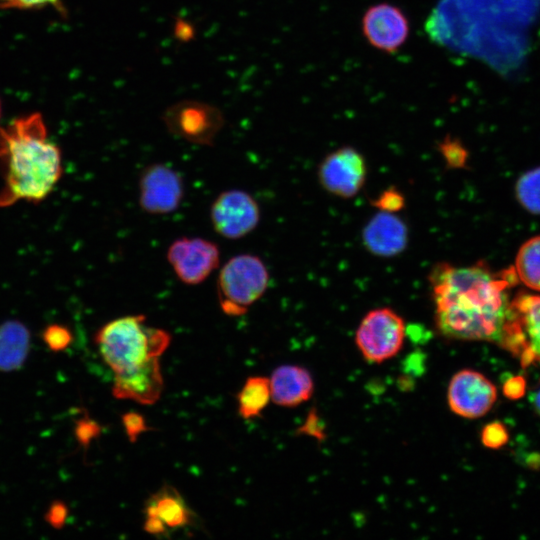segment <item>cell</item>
I'll return each instance as SVG.
<instances>
[{
	"label": "cell",
	"mask_w": 540,
	"mask_h": 540,
	"mask_svg": "<svg viewBox=\"0 0 540 540\" xmlns=\"http://www.w3.org/2000/svg\"><path fill=\"white\" fill-rule=\"evenodd\" d=\"M260 208L254 197L240 189L217 195L210 207L214 231L223 238L237 240L250 234L260 222Z\"/></svg>",
	"instance_id": "8"
},
{
	"label": "cell",
	"mask_w": 540,
	"mask_h": 540,
	"mask_svg": "<svg viewBox=\"0 0 540 540\" xmlns=\"http://www.w3.org/2000/svg\"><path fill=\"white\" fill-rule=\"evenodd\" d=\"M42 339L51 351L60 352L71 344L73 337L66 326L51 324L43 330Z\"/></svg>",
	"instance_id": "22"
},
{
	"label": "cell",
	"mask_w": 540,
	"mask_h": 540,
	"mask_svg": "<svg viewBox=\"0 0 540 540\" xmlns=\"http://www.w3.org/2000/svg\"><path fill=\"white\" fill-rule=\"evenodd\" d=\"M516 197L528 212L540 215V167L520 176L515 186Z\"/></svg>",
	"instance_id": "21"
},
{
	"label": "cell",
	"mask_w": 540,
	"mask_h": 540,
	"mask_svg": "<svg viewBox=\"0 0 540 540\" xmlns=\"http://www.w3.org/2000/svg\"><path fill=\"white\" fill-rule=\"evenodd\" d=\"M504 394L509 398H518L524 394L525 381L522 377L517 376L508 379L503 386Z\"/></svg>",
	"instance_id": "29"
},
{
	"label": "cell",
	"mask_w": 540,
	"mask_h": 540,
	"mask_svg": "<svg viewBox=\"0 0 540 540\" xmlns=\"http://www.w3.org/2000/svg\"><path fill=\"white\" fill-rule=\"evenodd\" d=\"M58 0H2L7 7L29 8L46 4H57Z\"/></svg>",
	"instance_id": "31"
},
{
	"label": "cell",
	"mask_w": 540,
	"mask_h": 540,
	"mask_svg": "<svg viewBox=\"0 0 540 540\" xmlns=\"http://www.w3.org/2000/svg\"><path fill=\"white\" fill-rule=\"evenodd\" d=\"M440 147L441 152L443 153L448 164L458 166L459 164L464 163L466 154L464 148L459 142L448 139L445 140Z\"/></svg>",
	"instance_id": "27"
},
{
	"label": "cell",
	"mask_w": 540,
	"mask_h": 540,
	"mask_svg": "<svg viewBox=\"0 0 540 540\" xmlns=\"http://www.w3.org/2000/svg\"><path fill=\"white\" fill-rule=\"evenodd\" d=\"M500 345L519 356L523 365L540 364V295L522 293L511 300V316Z\"/></svg>",
	"instance_id": "6"
},
{
	"label": "cell",
	"mask_w": 540,
	"mask_h": 540,
	"mask_svg": "<svg viewBox=\"0 0 540 540\" xmlns=\"http://www.w3.org/2000/svg\"><path fill=\"white\" fill-rule=\"evenodd\" d=\"M167 261L182 283L198 285L219 267L220 250L204 238L180 237L168 247Z\"/></svg>",
	"instance_id": "10"
},
{
	"label": "cell",
	"mask_w": 540,
	"mask_h": 540,
	"mask_svg": "<svg viewBox=\"0 0 540 540\" xmlns=\"http://www.w3.org/2000/svg\"><path fill=\"white\" fill-rule=\"evenodd\" d=\"M101 433V426L88 417L81 418L75 426V436L79 444L85 448Z\"/></svg>",
	"instance_id": "25"
},
{
	"label": "cell",
	"mask_w": 540,
	"mask_h": 540,
	"mask_svg": "<svg viewBox=\"0 0 540 540\" xmlns=\"http://www.w3.org/2000/svg\"><path fill=\"white\" fill-rule=\"evenodd\" d=\"M95 342L104 362L115 374L159 358L168 348L171 335L149 326L146 316L137 314L106 323L97 331Z\"/></svg>",
	"instance_id": "3"
},
{
	"label": "cell",
	"mask_w": 540,
	"mask_h": 540,
	"mask_svg": "<svg viewBox=\"0 0 540 540\" xmlns=\"http://www.w3.org/2000/svg\"><path fill=\"white\" fill-rule=\"evenodd\" d=\"M496 399V387L480 372L464 369L454 374L450 380L448 405L460 417H482L493 407Z\"/></svg>",
	"instance_id": "11"
},
{
	"label": "cell",
	"mask_w": 540,
	"mask_h": 540,
	"mask_svg": "<svg viewBox=\"0 0 540 540\" xmlns=\"http://www.w3.org/2000/svg\"><path fill=\"white\" fill-rule=\"evenodd\" d=\"M122 423L130 442L134 443L138 437L151 429L145 418L137 412H127L122 415Z\"/></svg>",
	"instance_id": "24"
},
{
	"label": "cell",
	"mask_w": 540,
	"mask_h": 540,
	"mask_svg": "<svg viewBox=\"0 0 540 540\" xmlns=\"http://www.w3.org/2000/svg\"><path fill=\"white\" fill-rule=\"evenodd\" d=\"M374 205L380 211L394 213L401 210L404 206V197L394 188L387 189L378 196Z\"/></svg>",
	"instance_id": "26"
},
{
	"label": "cell",
	"mask_w": 540,
	"mask_h": 540,
	"mask_svg": "<svg viewBox=\"0 0 540 540\" xmlns=\"http://www.w3.org/2000/svg\"><path fill=\"white\" fill-rule=\"evenodd\" d=\"M271 399L270 381L266 377L247 378L237 395L238 412L244 419L257 417L266 408Z\"/></svg>",
	"instance_id": "19"
},
{
	"label": "cell",
	"mask_w": 540,
	"mask_h": 540,
	"mask_svg": "<svg viewBox=\"0 0 540 540\" xmlns=\"http://www.w3.org/2000/svg\"><path fill=\"white\" fill-rule=\"evenodd\" d=\"M508 440L506 427L500 422L487 424L481 432V441L485 447L497 449Z\"/></svg>",
	"instance_id": "23"
},
{
	"label": "cell",
	"mask_w": 540,
	"mask_h": 540,
	"mask_svg": "<svg viewBox=\"0 0 540 540\" xmlns=\"http://www.w3.org/2000/svg\"><path fill=\"white\" fill-rule=\"evenodd\" d=\"M269 272L256 255L243 253L228 259L219 270L216 290L221 310L241 316L266 292Z\"/></svg>",
	"instance_id": "4"
},
{
	"label": "cell",
	"mask_w": 540,
	"mask_h": 540,
	"mask_svg": "<svg viewBox=\"0 0 540 540\" xmlns=\"http://www.w3.org/2000/svg\"><path fill=\"white\" fill-rule=\"evenodd\" d=\"M0 158L5 164L0 206L19 200H43L62 173L60 150L47 140L39 114L17 119L7 129H0Z\"/></svg>",
	"instance_id": "2"
},
{
	"label": "cell",
	"mask_w": 540,
	"mask_h": 540,
	"mask_svg": "<svg viewBox=\"0 0 540 540\" xmlns=\"http://www.w3.org/2000/svg\"><path fill=\"white\" fill-rule=\"evenodd\" d=\"M270 381L271 400L279 406L296 407L309 400L314 384L310 373L296 365H282L273 371Z\"/></svg>",
	"instance_id": "16"
},
{
	"label": "cell",
	"mask_w": 540,
	"mask_h": 540,
	"mask_svg": "<svg viewBox=\"0 0 540 540\" xmlns=\"http://www.w3.org/2000/svg\"><path fill=\"white\" fill-rule=\"evenodd\" d=\"M174 35L177 39L187 42L194 37V28L189 22L177 19L174 26Z\"/></svg>",
	"instance_id": "30"
},
{
	"label": "cell",
	"mask_w": 540,
	"mask_h": 540,
	"mask_svg": "<svg viewBox=\"0 0 540 540\" xmlns=\"http://www.w3.org/2000/svg\"><path fill=\"white\" fill-rule=\"evenodd\" d=\"M531 402L537 414L540 415V388L533 393Z\"/></svg>",
	"instance_id": "32"
},
{
	"label": "cell",
	"mask_w": 540,
	"mask_h": 540,
	"mask_svg": "<svg viewBox=\"0 0 540 540\" xmlns=\"http://www.w3.org/2000/svg\"><path fill=\"white\" fill-rule=\"evenodd\" d=\"M362 30L373 47L391 53L405 43L409 23L398 7L381 3L366 11L362 19Z\"/></svg>",
	"instance_id": "13"
},
{
	"label": "cell",
	"mask_w": 540,
	"mask_h": 540,
	"mask_svg": "<svg viewBox=\"0 0 540 540\" xmlns=\"http://www.w3.org/2000/svg\"><path fill=\"white\" fill-rule=\"evenodd\" d=\"M68 517V508L62 501H54L45 514L46 522L55 529H60Z\"/></svg>",
	"instance_id": "28"
},
{
	"label": "cell",
	"mask_w": 540,
	"mask_h": 540,
	"mask_svg": "<svg viewBox=\"0 0 540 540\" xmlns=\"http://www.w3.org/2000/svg\"><path fill=\"white\" fill-rule=\"evenodd\" d=\"M362 240L369 252L377 256L391 257L405 249L408 230L399 217L380 211L364 227Z\"/></svg>",
	"instance_id": "15"
},
{
	"label": "cell",
	"mask_w": 540,
	"mask_h": 540,
	"mask_svg": "<svg viewBox=\"0 0 540 540\" xmlns=\"http://www.w3.org/2000/svg\"><path fill=\"white\" fill-rule=\"evenodd\" d=\"M163 390V376L159 358H154L136 368L114 374L112 394L118 399H128L140 404H154Z\"/></svg>",
	"instance_id": "14"
},
{
	"label": "cell",
	"mask_w": 540,
	"mask_h": 540,
	"mask_svg": "<svg viewBox=\"0 0 540 540\" xmlns=\"http://www.w3.org/2000/svg\"><path fill=\"white\" fill-rule=\"evenodd\" d=\"M168 131L196 145L212 146L224 125V116L215 106L183 100L169 106L162 115Z\"/></svg>",
	"instance_id": "7"
},
{
	"label": "cell",
	"mask_w": 540,
	"mask_h": 540,
	"mask_svg": "<svg viewBox=\"0 0 540 540\" xmlns=\"http://www.w3.org/2000/svg\"><path fill=\"white\" fill-rule=\"evenodd\" d=\"M366 175V162L352 147H342L327 155L318 170L322 187L342 198L355 196L363 187Z\"/></svg>",
	"instance_id": "12"
},
{
	"label": "cell",
	"mask_w": 540,
	"mask_h": 540,
	"mask_svg": "<svg viewBox=\"0 0 540 540\" xmlns=\"http://www.w3.org/2000/svg\"><path fill=\"white\" fill-rule=\"evenodd\" d=\"M144 514L158 519L167 532L190 525L193 516L183 497L170 485H164L147 499Z\"/></svg>",
	"instance_id": "17"
},
{
	"label": "cell",
	"mask_w": 540,
	"mask_h": 540,
	"mask_svg": "<svg viewBox=\"0 0 540 540\" xmlns=\"http://www.w3.org/2000/svg\"><path fill=\"white\" fill-rule=\"evenodd\" d=\"M406 327L403 319L389 308L368 312L358 326L355 342L362 356L371 363H382L401 350Z\"/></svg>",
	"instance_id": "5"
},
{
	"label": "cell",
	"mask_w": 540,
	"mask_h": 540,
	"mask_svg": "<svg viewBox=\"0 0 540 540\" xmlns=\"http://www.w3.org/2000/svg\"><path fill=\"white\" fill-rule=\"evenodd\" d=\"M429 279L435 323L443 336L500 345L511 316L509 289L517 280L513 268L494 273L480 262L470 266L440 263Z\"/></svg>",
	"instance_id": "1"
},
{
	"label": "cell",
	"mask_w": 540,
	"mask_h": 540,
	"mask_svg": "<svg viewBox=\"0 0 540 540\" xmlns=\"http://www.w3.org/2000/svg\"><path fill=\"white\" fill-rule=\"evenodd\" d=\"M513 269L525 286L540 292V236L530 238L520 247Z\"/></svg>",
	"instance_id": "20"
},
{
	"label": "cell",
	"mask_w": 540,
	"mask_h": 540,
	"mask_svg": "<svg viewBox=\"0 0 540 540\" xmlns=\"http://www.w3.org/2000/svg\"><path fill=\"white\" fill-rule=\"evenodd\" d=\"M30 347L27 327L16 320L0 325V371L19 369L25 362Z\"/></svg>",
	"instance_id": "18"
},
{
	"label": "cell",
	"mask_w": 540,
	"mask_h": 540,
	"mask_svg": "<svg viewBox=\"0 0 540 540\" xmlns=\"http://www.w3.org/2000/svg\"><path fill=\"white\" fill-rule=\"evenodd\" d=\"M184 182L179 172L163 163L145 166L138 178V203L151 215L177 210L184 198Z\"/></svg>",
	"instance_id": "9"
}]
</instances>
